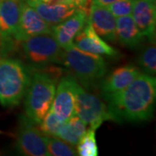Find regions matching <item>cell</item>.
<instances>
[{"label": "cell", "instance_id": "6", "mask_svg": "<svg viewBox=\"0 0 156 156\" xmlns=\"http://www.w3.org/2000/svg\"><path fill=\"white\" fill-rule=\"evenodd\" d=\"M74 112L89 128L97 129L107 121H113L108 106L99 97L88 92L76 81L74 86Z\"/></svg>", "mask_w": 156, "mask_h": 156}, {"label": "cell", "instance_id": "22", "mask_svg": "<svg viewBox=\"0 0 156 156\" xmlns=\"http://www.w3.org/2000/svg\"><path fill=\"white\" fill-rule=\"evenodd\" d=\"M64 122L61 121L58 117L55 115V113L50 109L48 112L44 119L39 123L38 128L42 134L45 136L55 137L57 134V132Z\"/></svg>", "mask_w": 156, "mask_h": 156}, {"label": "cell", "instance_id": "18", "mask_svg": "<svg viewBox=\"0 0 156 156\" xmlns=\"http://www.w3.org/2000/svg\"><path fill=\"white\" fill-rule=\"evenodd\" d=\"M87 130V124L74 115L59 128L56 137L65 140L70 145L76 146Z\"/></svg>", "mask_w": 156, "mask_h": 156}, {"label": "cell", "instance_id": "1", "mask_svg": "<svg viewBox=\"0 0 156 156\" xmlns=\"http://www.w3.org/2000/svg\"><path fill=\"white\" fill-rule=\"evenodd\" d=\"M155 99V76L140 73L126 89L106 100L114 122H138L152 118Z\"/></svg>", "mask_w": 156, "mask_h": 156}, {"label": "cell", "instance_id": "25", "mask_svg": "<svg viewBox=\"0 0 156 156\" xmlns=\"http://www.w3.org/2000/svg\"><path fill=\"white\" fill-rule=\"evenodd\" d=\"M115 1H117V0H92V4L96 5L108 6Z\"/></svg>", "mask_w": 156, "mask_h": 156}, {"label": "cell", "instance_id": "14", "mask_svg": "<svg viewBox=\"0 0 156 156\" xmlns=\"http://www.w3.org/2000/svg\"><path fill=\"white\" fill-rule=\"evenodd\" d=\"M132 17L144 37L154 41L156 29V0H135Z\"/></svg>", "mask_w": 156, "mask_h": 156}, {"label": "cell", "instance_id": "2", "mask_svg": "<svg viewBox=\"0 0 156 156\" xmlns=\"http://www.w3.org/2000/svg\"><path fill=\"white\" fill-rule=\"evenodd\" d=\"M50 69H32L30 83L24 95V115L37 125L51 108L57 82L62 74L59 68L51 66Z\"/></svg>", "mask_w": 156, "mask_h": 156}, {"label": "cell", "instance_id": "15", "mask_svg": "<svg viewBox=\"0 0 156 156\" xmlns=\"http://www.w3.org/2000/svg\"><path fill=\"white\" fill-rule=\"evenodd\" d=\"M23 0H0V42L14 39Z\"/></svg>", "mask_w": 156, "mask_h": 156}, {"label": "cell", "instance_id": "7", "mask_svg": "<svg viewBox=\"0 0 156 156\" xmlns=\"http://www.w3.org/2000/svg\"><path fill=\"white\" fill-rule=\"evenodd\" d=\"M16 150L24 156H48L46 136L42 134L37 124L25 115L19 120Z\"/></svg>", "mask_w": 156, "mask_h": 156}, {"label": "cell", "instance_id": "19", "mask_svg": "<svg viewBox=\"0 0 156 156\" xmlns=\"http://www.w3.org/2000/svg\"><path fill=\"white\" fill-rule=\"evenodd\" d=\"M140 69L143 72L154 76L156 73V47L155 43L152 41L150 44L147 46L141 51L138 58Z\"/></svg>", "mask_w": 156, "mask_h": 156}, {"label": "cell", "instance_id": "10", "mask_svg": "<svg viewBox=\"0 0 156 156\" xmlns=\"http://www.w3.org/2000/svg\"><path fill=\"white\" fill-rule=\"evenodd\" d=\"M76 79L73 76H63L61 78L56 89V93L51 105V110L62 122H66L75 115V86Z\"/></svg>", "mask_w": 156, "mask_h": 156}, {"label": "cell", "instance_id": "26", "mask_svg": "<svg viewBox=\"0 0 156 156\" xmlns=\"http://www.w3.org/2000/svg\"><path fill=\"white\" fill-rule=\"evenodd\" d=\"M37 1H41V2H44V3H47L49 0H37Z\"/></svg>", "mask_w": 156, "mask_h": 156}, {"label": "cell", "instance_id": "9", "mask_svg": "<svg viewBox=\"0 0 156 156\" xmlns=\"http://www.w3.org/2000/svg\"><path fill=\"white\" fill-rule=\"evenodd\" d=\"M52 25L44 21L33 7L23 2L20 19L14 39L17 42L41 34L51 33Z\"/></svg>", "mask_w": 156, "mask_h": 156}, {"label": "cell", "instance_id": "13", "mask_svg": "<svg viewBox=\"0 0 156 156\" xmlns=\"http://www.w3.org/2000/svg\"><path fill=\"white\" fill-rule=\"evenodd\" d=\"M88 21L95 31L101 38L108 42L116 41V17L107 6L91 5L88 13Z\"/></svg>", "mask_w": 156, "mask_h": 156}, {"label": "cell", "instance_id": "17", "mask_svg": "<svg viewBox=\"0 0 156 156\" xmlns=\"http://www.w3.org/2000/svg\"><path fill=\"white\" fill-rule=\"evenodd\" d=\"M115 34L119 43L129 49L138 47L145 38L134 23L132 15L117 17Z\"/></svg>", "mask_w": 156, "mask_h": 156}, {"label": "cell", "instance_id": "21", "mask_svg": "<svg viewBox=\"0 0 156 156\" xmlns=\"http://www.w3.org/2000/svg\"><path fill=\"white\" fill-rule=\"evenodd\" d=\"M77 155L97 156L98 147L95 139V129L89 128L79 140L77 145Z\"/></svg>", "mask_w": 156, "mask_h": 156}, {"label": "cell", "instance_id": "23", "mask_svg": "<svg viewBox=\"0 0 156 156\" xmlns=\"http://www.w3.org/2000/svg\"><path fill=\"white\" fill-rule=\"evenodd\" d=\"M135 0H117L107 6L111 13L116 17H125L132 14Z\"/></svg>", "mask_w": 156, "mask_h": 156}, {"label": "cell", "instance_id": "11", "mask_svg": "<svg viewBox=\"0 0 156 156\" xmlns=\"http://www.w3.org/2000/svg\"><path fill=\"white\" fill-rule=\"evenodd\" d=\"M139 68L133 64L123 65L116 68L107 77H103L101 81V93L107 99L122 91L140 74Z\"/></svg>", "mask_w": 156, "mask_h": 156}, {"label": "cell", "instance_id": "4", "mask_svg": "<svg viewBox=\"0 0 156 156\" xmlns=\"http://www.w3.org/2000/svg\"><path fill=\"white\" fill-rule=\"evenodd\" d=\"M61 63L87 88L101 82L108 69L102 56L79 50L73 44L63 49Z\"/></svg>", "mask_w": 156, "mask_h": 156}, {"label": "cell", "instance_id": "20", "mask_svg": "<svg viewBox=\"0 0 156 156\" xmlns=\"http://www.w3.org/2000/svg\"><path fill=\"white\" fill-rule=\"evenodd\" d=\"M47 150L52 156H75L77 155L76 149L65 140L58 137L46 136Z\"/></svg>", "mask_w": 156, "mask_h": 156}, {"label": "cell", "instance_id": "3", "mask_svg": "<svg viewBox=\"0 0 156 156\" xmlns=\"http://www.w3.org/2000/svg\"><path fill=\"white\" fill-rule=\"evenodd\" d=\"M32 69L16 57L0 56V103L4 107L19 105L26 94Z\"/></svg>", "mask_w": 156, "mask_h": 156}, {"label": "cell", "instance_id": "5", "mask_svg": "<svg viewBox=\"0 0 156 156\" xmlns=\"http://www.w3.org/2000/svg\"><path fill=\"white\" fill-rule=\"evenodd\" d=\"M19 43L25 63L32 69L61 63L63 49L51 33L34 36Z\"/></svg>", "mask_w": 156, "mask_h": 156}, {"label": "cell", "instance_id": "12", "mask_svg": "<svg viewBox=\"0 0 156 156\" xmlns=\"http://www.w3.org/2000/svg\"><path fill=\"white\" fill-rule=\"evenodd\" d=\"M88 13L89 11L86 10L78 9L64 21L52 25L51 34L62 49L72 44L75 37L87 23Z\"/></svg>", "mask_w": 156, "mask_h": 156}, {"label": "cell", "instance_id": "24", "mask_svg": "<svg viewBox=\"0 0 156 156\" xmlns=\"http://www.w3.org/2000/svg\"><path fill=\"white\" fill-rule=\"evenodd\" d=\"M58 3H69L78 6L80 9H83L89 11V0H49L47 4H58Z\"/></svg>", "mask_w": 156, "mask_h": 156}, {"label": "cell", "instance_id": "8", "mask_svg": "<svg viewBox=\"0 0 156 156\" xmlns=\"http://www.w3.org/2000/svg\"><path fill=\"white\" fill-rule=\"evenodd\" d=\"M73 44L79 50L101 56L108 58H119L121 56V53L118 50L107 44L105 40L97 35L88 20L83 28L75 37Z\"/></svg>", "mask_w": 156, "mask_h": 156}, {"label": "cell", "instance_id": "16", "mask_svg": "<svg viewBox=\"0 0 156 156\" xmlns=\"http://www.w3.org/2000/svg\"><path fill=\"white\" fill-rule=\"evenodd\" d=\"M37 11L39 16L50 25H55L64 21L80 9L78 6L69 3L47 4L37 0H24Z\"/></svg>", "mask_w": 156, "mask_h": 156}]
</instances>
